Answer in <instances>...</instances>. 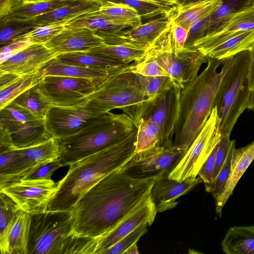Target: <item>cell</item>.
Returning a JSON list of instances; mask_svg holds the SVG:
<instances>
[{
  "label": "cell",
  "instance_id": "cell-1",
  "mask_svg": "<svg viewBox=\"0 0 254 254\" xmlns=\"http://www.w3.org/2000/svg\"><path fill=\"white\" fill-rule=\"evenodd\" d=\"M122 168L99 181L76 202L73 209L75 235L97 240L151 197L160 173L135 177Z\"/></svg>",
  "mask_w": 254,
  "mask_h": 254
},
{
  "label": "cell",
  "instance_id": "cell-2",
  "mask_svg": "<svg viewBox=\"0 0 254 254\" xmlns=\"http://www.w3.org/2000/svg\"><path fill=\"white\" fill-rule=\"evenodd\" d=\"M137 128L127 136L71 164L58 183L47 210L73 211L78 200L99 181L122 168L135 153Z\"/></svg>",
  "mask_w": 254,
  "mask_h": 254
},
{
  "label": "cell",
  "instance_id": "cell-3",
  "mask_svg": "<svg viewBox=\"0 0 254 254\" xmlns=\"http://www.w3.org/2000/svg\"><path fill=\"white\" fill-rule=\"evenodd\" d=\"M207 60L205 69L186 83L181 92L179 119L173 145L184 154L216 106L218 93L232 64L233 56L223 60Z\"/></svg>",
  "mask_w": 254,
  "mask_h": 254
},
{
  "label": "cell",
  "instance_id": "cell-4",
  "mask_svg": "<svg viewBox=\"0 0 254 254\" xmlns=\"http://www.w3.org/2000/svg\"><path fill=\"white\" fill-rule=\"evenodd\" d=\"M73 211L31 214L27 254H91L95 239L73 233Z\"/></svg>",
  "mask_w": 254,
  "mask_h": 254
},
{
  "label": "cell",
  "instance_id": "cell-5",
  "mask_svg": "<svg viewBox=\"0 0 254 254\" xmlns=\"http://www.w3.org/2000/svg\"><path fill=\"white\" fill-rule=\"evenodd\" d=\"M136 128L133 120L124 113L100 115L90 120L76 133L58 140L60 157L64 166H70L127 136Z\"/></svg>",
  "mask_w": 254,
  "mask_h": 254
},
{
  "label": "cell",
  "instance_id": "cell-6",
  "mask_svg": "<svg viewBox=\"0 0 254 254\" xmlns=\"http://www.w3.org/2000/svg\"><path fill=\"white\" fill-rule=\"evenodd\" d=\"M154 97L142 88L136 74L123 72L113 75L99 85L87 99L100 114L119 109L134 121L136 127L148 104Z\"/></svg>",
  "mask_w": 254,
  "mask_h": 254
},
{
  "label": "cell",
  "instance_id": "cell-7",
  "mask_svg": "<svg viewBox=\"0 0 254 254\" xmlns=\"http://www.w3.org/2000/svg\"><path fill=\"white\" fill-rule=\"evenodd\" d=\"M250 51L233 56L218 93L217 104L221 136L231 135L237 120L248 108L251 90L249 81Z\"/></svg>",
  "mask_w": 254,
  "mask_h": 254
},
{
  "label": "cell",
  "instance_id": "cell-8",
  "mask_svg": "<svg viewBox=\"0 0 254 254\" xmlns=\"http://www.w3.org/2000/svg\"><path fill=\"white\" fill-rule=\"evenodd\" d=\"M61 153L59 140L54 137L31 147L0 153V188L60 158Z\"/></svg>",
  "mask_w": 254,
  "mask_h": 254
},
{
  "label": "cell",
  "instance_id": "cell-9",
  "mask_svg": "<svg viewBox=\"0 0 254 254\" xmlns=\"http://www.w3.org/2000/svg\"><path fill=\"white\" fill-rule=\"evenodd\" d=\"M220 118L215 106L203 127L168 177L179 182L194 179L221 138Z\"/></svg>",
  "mask_w": 254,
  "mask_h": 254
},
{
  "label": "cell",
  "instance_id": "cell-10",
  "mask_svg": "<svg viewBox=\"0 0 254 254\" xmlns=\"http://www.w3.org/2000/svg\"><path fill=\"white\" fill-rule=\"evenodd\" d=\"M0 129L9 134L14 149L31 147L53 137L45 119H39L12 103L0 109Z\"/></svg>",
  "mask_w": 254,
  "mask_h": 254
},
{
  "label": "cell",
  "instance_id": "cell-11",
  "mask_svg": "<svg viewBox=\"0 0 254 254\" xmlns=\"http://www.w3.org/2000/svg\"><path fill=\"white\" fill-rule=\"evenodd\" d=\"M103 83L88 78L47 75L39 87L52 106H71L87 100Z\"/></svg>",
  "mask_w": 254,
  "mask_h": 254
},
{
  "label": "cell",
  "instance_id": "cell-12",
  "mask_svg": "<svg viewBox=\"0 0 254 254\" xmlns=\"http://www.w3.org/2000/svg\"><path fill=\"white\" fill-rule=\"evenodd\" d=\"M58 183L51 179L21 180L0 188L18 208L31 214L45 212L56 194Z\"/></svg>",
  "mask_w": 254,
  "mask_h": 254
},
{
  "label": "cell",
  "instance_id": "cell-13",
  "mask_svg": "<svg viewBox=\"0 0 254 254\" xmlns=\"http://www.w3.org/2000/svg\"><path fill=\"white\" fill-rule=\"evenodd\" d=\"M146 57L155 60L170 75L174 85L182 89L198 76L201 65L207 62L198 50L190 47L177 53L149 48Z\"/></svg>",
  "mask_w": 254,
  "mask_h": 254
},
{
  "label": "cell",
  "instance_id": "cell-14",
  "mask_svg": "<svg viewBox=\"0 0 254 254\" xmlns=\"http://www.w3.org/2000/svg\"><path fill=\"white\" fill-rule=\"evenodd\" d=\"M181 88L173 87L155 96L148 104L141 119L149 120L159 127L163 146H173V137L178 126Z\"/></svg>",
  "mask_w": 254,
  "mask_h": 254
},
{
  "label": "cell",
  "instance_id": "cell-15",
  "mask_svg": "<svg viewBox=\"0 0 254 254\" xmlns=\"http://www.w3.org/2000/svg\"><path fill=\"white\" fill-rule=\"evenodd\" d=\"M100 115L87 100L74 106H52L45 119L50 133L59 140L76 133L90 120Z\"/></svg>",
  "mask_w": 254,
  "mask_h": 254
},
{
  "label": "cell",
  "instance_id": "cell-16",
  "mask_svg": "<svg viewBox=\"0 0 254 254\" xmlns=\"http://www.w3.org/2000/svg\"><path fill=\"white\" fill-rule=\"evenodd\" d=\"M184 153L172 146L156 147L134 154L122 170L135 177H144L170 171L179 161Z\"/></svg>",
  "mask_w": 254,
  "mask_h": 254
},
{
  "label": "cell",
  "instance_id": "cell-17",
  "mask_svg": "<svg viewBox=\"0 0 254 254\" xmlns=\"http://www.w3.org/2000/svg\"><path fill=\"white\" fill-rule=\"evenodd\" d=\"M170 21L166 14L135 27L96 34L107 44H126L147 50Z\"/></svg>",
  "mask_w": 254,
  "mask_h": 254
},
{
  "label": "cell",
  "instance_id": "cell-18",
  "mask_svg": "<svg viewBox=\"0 0 254 254\" xmlns=\"http://www.w3.org/2000/svg\"><path fill=\"white\" fill-rule=\"evenodd\" d=\"M157 213L151 196L126 215L110 232L97 239L94 254H105L109 249L141 224L146 222L151 225Z\"/></svg>",
  "mask_w": 254,
  "mask_h": 254
},
{
  "label": "cell",
  "instance_id": "cell-19",
  "mask_svg": "<svg viewBox=\"0 0 254 254\" xmlns=\"http://www.w3.org/2000/svg\"><path fill=\"white\" fill-rule=\"evenodd\" d=\"M59 54L44 44H33L0 64V73L20 76L37 73Z\"/></svg>",
  "mask_w": 254,
  "mask_h": 254
},
{
  "label": "cell",
  "instance_id": "cell-20",
  "mask_svg": "<svg viewBox=\"0 0 254 254\" xmlns=\"http://www.w3.org/2000/svg\"><path fill=\"white\" fill-rule=\"evenodd\" d=\"M170 171L160 172L151 190V198L158 213L170 210L178 204L177 200L202 182L198 177L179 182L169 178Z\"/></svg>",
  "mask_w": 254,
  "mask_h": 254
},
{
  "label": "cell",
  "instance_id": "cell-21",
  "mask_svg": "<svg viewBox=\"0 0 254 254\" xmlns=\"http://www.w3.org/2000/svg\"><path fill=\"white\" fill-rule=\"evenodd\" d=\"M254 29V5L253 4L232 16L223 26L198 40L192 47L202 54L231 38Z\"/></svg>",
  "mask_w": 254,
  "mask_h": 254
},
{
  "label": "cell",
  "instance_id": "cell-22",
  "mask_svg": "<svg viewBox=\"0 0 254 254\" xmlns=\"http://www.w3.org/2000/svg\"><path fill=\"white\" fill-rule=\"evenodd\" d=\"M105 44L92 30L83 27H65L53 39L44 44L59 54L88 51Z\"/></svg>",
  "mask_w": 254,
  "mask_h": 254
},
{
  "label": "cell",
  "instance_id": "cell-23",
  "mask_svg": "<svg viewBox=\"0 0 254 254\" xmlns=\"http://www.w3.org/2000/svg\"><path fill=\"white\" fill-rule=\"evenodd\" d=\"M254 160V140L247 146L234 149L229 177L222 192L215 199V210L219 217L237 183Z\"/></svg>",
  "mask_w": 254,
  "mask_h": 254
},
{
  "label": "cell",
  "instance_id": "cell-24",
  "mask_svg": "<svg viewBox=\"0 0 254 254\" xmlns=\"http://www.w3.org/2000/svg\"><path fill=\"white\" fill-rule=\"evenodd\" d=\"M130 64H127L115 70H106L63 63L55 57L40 69L44 71L45 76L88 78L104 82L113 75L123 72H129Z\"/></svg>",
  "mask_w": 254,
  "mask_h": 254
},
{
  "label": "cell",
  "instance_id": "cell-25",
  "mask_svg": "<svg viewBox=\"0 0 254 254\" xmlns=\"http://www.w3.org/2000/svg\"><path fill=\"white\" fill-rule=\"evenodd\" d=\"M105 0H76L54 11L30 19L40 26L66 24L83 14L98 10Z\"/></svg>",
  "mask_w": 254,
  "mask_h": 254
},
{
  "label": "cell",
  "instance_id": "cell-26",
  "mask_svg": "<svg viewBox=\"0 0 254 254\" xmlns=\"http://www.w3.org/2000/svg\"><path fill=\"white\" fill-rule=\"evenodd\" d=\"M222 2V0H205L187 6H172L167 13L176 24L188 31L195 23L210 15Z\"/></svg>",
  "mask_w": 254,
  "mask_h": 254
},
{
  "label": "cell",
  "instance_id": "cell-27",
  "mask_svg": "<svg viewBox=\"0 0 254 254\" xmlns=\"http://www.w3.org/2000/svg\"><path fill=\"white\" fill-rule=\"evenodd\" d=\"M221 244L226 254H254V226L230 227Z\"/></svg>",
  "mask_w": 254,
  "mask_h": 254
},
{
  "label": "cell",
  "instance_id": "cell-28",
  "mask_svg": "<svg viewBox=\"0 0 254 254\" xmlns=\"http://www.w3.org/2000/svg\"><path fill=\"white\" fill-rule=\"evenodd\" d=\"M56 58L66 64L106 70H115L128 64L89 51L59 54Z\"/></svg>",
  "mask_w": 254,
  "mask_h": 254
},
{
  "label": "cell",
  "instance_id": "cell-29",
  "mask_svg": "<svg viewBox=\"0 0 254 254\" xmlns=\"http://www.w3.org/2000/svg\"><path fill=\"white\" fill-rule=\"evenodd\" d=\"M254 43V29L244 32L205 52L206 58L223 60L249 50Z\"/></svg>",
  "mask_w": 254,
  "mask_h": 254
},
{
  "label": "cell",
  "instance_id": "cell-30",
  "mask_svg": "<svg viewBox=\"0 0 254 254\" xmlns=\"http://www.w3.org/2000/svg\"><path fill=\"white\" fill-rule=\"evenodd\" d=\"M31 214L20 210L8 238L9 254H27Z\"/></svg>",
  "mask_w": 254,
  "mask_h": 254
},
{
  "label": "cell",
  "instance_id": "cell-31",
  "mask_svg": "<svg viewBox=\"0 0 254 254\" xmlns=\"http://www.w3.org/2000/svg\"><path fill=\"white\" fill-rule=\"evenodd\" d=\"M10 103L28 111L39 119H45L52 106L41 91L39 83L17 96Z\"/></svg>",
  "mask_w": 254,
  "mask_h": 254
},
{
  "label": "cell",
  "instance_id": "cell-32",
  "mask_svg": "<svg viewBox=\"0 0 254 254\" xmlns=\"http://www.w3.org/2000/svg\"><path fill=\"white\" fill-rule=\"evenodd\" d=\"M97 11L106 18L129 28L142 24V19L135 9L112 0H105Z\"/></svg>",
  "mask_w": 254,
  "mask_h": 254
},
{
  "label": "cell",
  "instance_id": "cell-33",
  "mask_svg": "<svg viewBox=\"0 0 254 254\" xmlns=\"http://www.w3.org/2000/svg\"><path fill=\"white\" fill-rule=\"evenodd\" d=\"M65 27L88 28L95 33L122 30L129 28L127 25L116 22L100 14L97 10L80 16L65 24Z\"/></svg>",
  "mask_w": 254,
  "mask_h": 254
},
{
  "label": "cell",
  "instance_id": "cell-34",
  "mask_svg": "<svg viewBox=\"0 0 254 254\" xmlns=\"http://www.w3.org/2000/svg\"><path fill=\"white\" fill-rule=\"evenodd\" d=\"M104 56L125 64L139 62L145 57L147 50L126 44L111 45L104 44L89 51Z\"/></svg>",
  "mask_w": 254,
  "mask_h": 254
},
{
  "label": "cell",
  "instance_id": "cell-35",
  "mask_svg": "<svg viewBox=\"0 0 254 254\" xmlns=\"http://www.w3.org/2000/svg\"><path fill=\"white\" fill-rule=\"evenodd\" d=\"M39 26L29 19H0V48L22 39L26 34Z\"/></svg>",
  "mask_w": 254,
  "mask_h": 254
},
{
  "label": "cell",
  "instance_id": "cell-36",
  "mask_svg": "<svg viewBox=\"0 0 254 254\" xmlns=\"http://www.w3.org/2000/svg\"><path fill=\"white\" fill-rule=\"evenodd\" d=\"M20 210L11 198L0 192V250L1 254H9L8 235Z\"/></svg>",
  "mask_w": 254,
  "mask_h": 254
},
{
  "label": "cell",
  "instance_id": "cell-37",
  "mask_svg": "<svg viewBox=\"0 0 254 254\" xmlns=\"http://www.w3.org/2000/svg\"><path fill=\"white\" fill-rule=\"evenodd\" d=\"M252 5V0H222L218 7L209 15L207 35L223 26L234 15Z\"/></svg>",
  "mask_w": 254,
  "mask_h": 254
},
{
  "label": "cell",
  "instance_id": "cell-38",
  "mask_svg": "<svg viewBox=\"0 0 254 254\" xmlns=\"http://www.w3.org/2000/svg\"><path fill=\"white\" fill-rule=\"evenodd\" d=\"M75 0H49L32 3H24L21 6L12 10L4 17L29 19L54 11Z\"/></svg>",
  "mask_w": 254,
  "mask_h": 254
},
{
  "label": "cell",
  "instance_id": "cell-39",
  "mask_svg": "<svg viewBox=\"0 0 254 254\" xmlns=\"http://www.w3.org/2000/svg\"><path fill=\"white\" fill-rule=\"evenodd\" d=\"M136 128L137 136L134 154L163 146L159 128L154 122L141 119Z\"/></svg>",
  "mask_w": 254,
  "mask_h": 254
},
{
  "label": "cell",
  "instance_id": "cell-40",
  "mask_svg": "<svg viewBox=\"0 0 254 254\" xmlns=\"http://www.w3.org/2000/svg\"><path fill=\"white\" fill-rule=\"evenodd\" d=\"M44 71L21 76L9 85L0 89V109L10 103L17 96L40 83L45 77Z\"/></svg>",
  "mask_w": 254,
  "mask_h": 254
},
{
  "label": "cell",
  "instance_id": "cell-41",
  "mask_svg": "<svg viewBox=\"0 0 254 254\" xmlns=\"http://www.w3.org/2000/svg\"><path fill=\"white\" fill-rule=\"evenodd\" d=\"M135 9L141 19L151 20L166 14L172 6L138 0H112Z\"/></svg>",
  "mask_w": 254,
  "mask_h": 254
},
{
  "label": "cell",
  "instance_id": "cell-42",
  "mask_svg": "<svg viewBox=\"0 0 254 254\" xmlns=\"http://www.w3.org/2000/svg\"><path fill=\"white\" fill-rule=\"evenodd\" d=\"M136 75L144 91L151 97H155L174 85L170 76H147L139 74Z\"/></svg>",
  "mask_w": 254,
  "mask_h": 254
},
{
  "label": "cell",
  "instance_id": "cell-43",
  "mask_svg": "<svg viewBox=\"0 0 254 254\" xmlns=\"http://www.w3.org/2000/svg\"><path fill=\"white\" fill-rule=\"evenodd\" d=\"M236 148V141L232 140L231 146L226 160L213 183L205 187L207 192H211L214 199L221 193L230 175L232 154Z\"/></svg>",
  "mask_w": 254,
  "mask_h": 254
},
{
  "label": "cell",
  "instance_id": "cell-44",
  "mask_svg": "<svg viewBox=\"0 0 254 254\" xmlns=\"http://www.w3.org/2000/svg\"><path fill=\"white\" fill-rule=\"evenodd\" d=\"M65 28V24L40 26L26 34L23 38H28L33 44H45L57 36Z\"/></svg>",
  "mask_w": 254,
  "mask_h": 254
},
{
  "label": "cell",
  "instance_id": "cell-45",
  "mask_svg": "<svg viewBox=\"0 0 254 254\" xmlns=\"http://www.w3.org/2000/svg\"><path fill=\"white\" fill-rule=\"evenodd\" d=\"M148 223L144 222L135 228L130 233L109 249L105 254H124L125 252L146 233Z\"/></svg>",
  "mask_w": 254,
  "mask_h": 254
},
{
  "label": "cell",
  "instance_id": "cell-46",
  "mask_svg": "<svg viewBox=\"0 0 254 254\" xmlns=\"http://www.w3.org/2000/svg\"><path fill=\"white\" fill-rule=\"evenodd\" d=\"M129 72L147 76H170L155 60L146 57L139 62L131 64Z\"/></svg>",
  "mask_w": 254,
  "mask_h": 254
},
{
  "label": "cell",
  "instance_id": "cell-47",
  "mask_svg": "<svg viewBox=\"0 0 254 254\" xmlns=\"http://www.w3.org/2000/svg\"><path fill=\"white\" fill-rule=\"evenodd\" d=\"M63 166H64V164L60 157L40 166L35 171L21 180L51 179L53 174Z\"/></svg>",
  "mask_w": 254,
  "mask_h": 254
},
{
  "label": "cell",
  "instance_id": "cell-48",
  "mask_svg": "<svg viewBox=\"0 0 254 254\" xmlns=\"http://www.w3.org/2000/svg\"><path fill=\"white\" fill-rule=\"evenodd\" d=\"M232 141V140L230 139V135L221 136L216 153L215 165L212 175L211 184L216 178L226 160L231 146Z\"/></svg>",
  "mask_w": 254,
  "mask_h": 254
},
{
  "label": "cell",
  "instance_id": "cell-49",
  "mask_svg": "<svg viewBox=\"0 0 254 254\" xmlns=\"http://www.w3.org/2000/svg\"><path fill=\"white\" fill-rule=\"evenodd\" d=\"M209 15L193 24L189 29L185 47H192L198 40L207 35L209 28Z\"/></svg>",
  "mask_w": 254,
  "mask_h": 254
},
{
  "label": "cell",
  "instance_id": "cell-50",
  "mask_svg": "<svg viewBox=\"0 0 254 254\" xmlns=\"http://www.w3.org/2000/svg\"><path fill=\"white\" fill-rule=\"evenodd\" d=\"M33 44L30 39L24 38L0 48V64Z\"/></svg>",
  "mask_w": 254,
  "mask_h": 254
},
{
  "label": "cell",
  "instance_id": "cell-51",
  "mask_svg": "<svg viewBox=\"0 0 254 254\" xmlns=\"http://www.w3.org/2000/svg\"><path fill=\"white\" fill-rule=\"evenodd\" d=\"M219 144V142L215 146L198 174V177L204 183L205 187L210 185L212 183V175L215 165L216 155Z\"/></svg>",
  "mask_w": 254,
  "mask_h": 254
},
{
  "label": "cell",
  "instance_id": "cell-52",
  "mask_svg": "<svg viewBox=\"0 0 254 254\" xmlns=\"http://www.w3.org/2000/svg\"><path fill=\"white\" fill-rule=\"evenodd\" d=\"M188 32L183 27L177 25L173 22L174 36L177 46L180 51H182L185 48Z\"/></svg>",
  "mask_w": 254,
  "mask_h": 254
},
{
  "label": "cell",
  "instance_id": "cell-53",
  "mask_svg": "<svg viewBox=\"0 0 254 254\" xmlns=\"http://www.w3.org/2000/svg\"><path fill=\"white\" fill-rule=\"evenodd\" d=\"M24 1V0H0V19L22 5Z\"/></svg>",
  "mask_w": 254,
  "mask_h": 254
},
{
  "label": "cell",
  "instance_id": "cell-54",
  "mask_svg": "<svg viewBox=\"0 0 254 254\" xmlns=\"http://www.w3.org/2000/svg\"><path fill=\"white\" fill-rule=\"evenodd\" d=\"M250 51V63L249 68V81L251 91L254 88V43Z\"/></svg>",
  "mask_w": 254,
  "mask_h": 254
},
{
  "label": "cell",
  "instance_id": "cell-55",
  "mask_svg": "<svg viewBox=\"0 0 254 254\" xmlns=\"http://www.w3.org/2000/svg\"><path fill=\"white\" fill-rule=\"evenodd\" d=\"M20 76L14 73H0V89L9 85Z\"/></svg>",
  "mask_w": 254,
  "mask_h": 254
},
{
  "label": "cell",
  "instance_id": "cell-56",
  "mask_svg": "<svg viewBox=\"0 0 254 254\" xmlns=\"http://www.w3.org/2000/svg\"><path fill=\"white\" fill-rule=\"evenodd\" d=\"M205 0H172L175 6L181 7Z\"/></svg>",
  "mask_w": 254,
  "mask_h": 254
},
{
  "label": "cell",
  "instance_id": "cell-57",
  "mask_svg": "<svg viewBox=\"0 0 254 254\" xmlns=\"http://www.w3.org/2000/svg\"><path fill=\"white\" fill-rule=\"evenodd\" d=\"M247 109L254 111V88L250 92Z\"/></svg>",
  "mask_w": 254,
  "mask_h": 254
},
{
  "label": "cell",
  "instance_id": "cell-58",
  "mask_svg": "<svg viewBox=\"0 0 254 254\" xmlns=\"http://www.w3.org/2000/svg\"><path fill=\"white\" fill-rule=\"evenodd\" d=\"M124 254H139L137 246V242L131 246L124 253Z\"/></svg>",
  "mask_w": 254,
  "mask_h": 254
},
{
  "label": "cell",
  "instance_id": "cell-59",
  "mask_svg": "<svg viewBox=\"0 0 254 254\" xmlns=\"http://www.w3.org/2000/svg\"><path fill=\"white\" fill-rule=\"evenodd\" d=\"M161 2L171 6H174V4L172 1V0H157Z\"/></svg>",
  "mask_w": 254,
  "mask_h": 254
},
{
  "label": "cell",
  "instance_id": "cell-60",
  "mask_svg": "<svg viewBox=\"0 0 254 254\" xmlns=\"http://www.w3.org/2000/svg\"><path fill=\"white\" fill-rule=\"evenodd\" d=\"M141 0V1H146V2H151V3H154L161 4L166 5V4L161 2L160 1H158L157 0Z\"/></svg>",
  "mask_w": 254,
  "mask_h": 254
},
{
  "label": "cell",
  "instance_id": "cell-61",
  "mask_svg": "<svg viewBox=\"0 0 254 254\" xmlns=\"http://www.w3.org/2000/svg\"><path fill=\"white\" fill-rule=\"evenodd\" d=\"M45 0H24V3H32V2H36L42 1H45Z\"/></svg>",
  "mask_w": 254,
  "mask_h": 254
},
{
  "label": "cell",
  "instance_id": "cell-62",
  "mask_svg": "<svg viewBox=\"0 0 254 254\" xmlns=\"http://www.w3.org/2000/svg\"><path fill=\"white\" fill-rule=\"evenodd\" d=\"M252 4L254 5V0H252Z\"/></svg>",
  "mask_w": 254,
  "mask_h": 254
}]
</instances>
